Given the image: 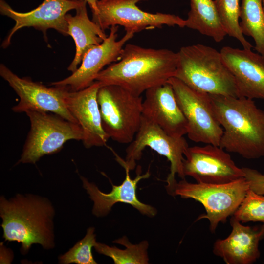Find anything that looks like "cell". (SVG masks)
Instances as JSON below:
<instances>
[{
	"label": "cell",
	"instance_id": "1",
	"mask_svg": "<svg viewBox=\"0 0 264 264\" xmlns=\"http://www.w3.org/2000/svg\"><path fill=\"white\" fill-rule=\"evenodd\" d=\"M177 63V52L128 44L124 46L119 60L101 71L95 81L101 86L118 85L141 96L148 89L164 84L174 77Z\"/></svg>",
	"mask_w": 264,
	"mask_h": 264
},
{
	"label": "cell",
	"instance_id": "2",
	"mask_svg": "<svg viewBox=\"0 0 264 264\" xmlns=\"http://www.w3.org/2000/svg\"><path fill=\"white\" fill-rule=\"evenodd\" d=\"M215 116L223 129L220 146L247 159L264 156V110L253 99L209 94Z\"/></svg>",
	"mask_w": 264,
	"mask_h": 264
},
{
	"label": "cell",
	"instance_id": "3",
	"mask_svg": "<svg viewBox=\"0 0 264 264\" xmlns=\"http://www.w3.org/2000/svg\"><path fill=\"white\" fill-rule=\"evenodd\" d=\"M54 208L50 201L41 196L18 194L7 199L0 198V216L5 241L21 243V252L26 254L32 244L44 249L54 246Z\"/></svg>",
	"mask_w": 264,
	"mask_h": 264
},
{
	"label": "cell",
	"instance_id": "4",
	"mask_svg": "<svg viewBox=\"0 0 264 264\" xmlns=\"http://www.w3.org/2000/svg\"><path fill=\"white\" fill-rule=\"evenodd\" d=\"M177 54L174 77L198 91L239 97L235 78L220 52L196 44L181 47Z\"/></svg>",
	"mask_w": 264,
	"mask_h": 264
},
{
	"label": "cell",
	"instance_id": "5",
	"mask_svg": "<svg viewBox=\"0 0 264 264\" xmlns=\"http://www.w3.org/2000/svg\"><path fill=\"white\" fill-rule=\"evenodd\" d=\"M103 128L109 138L130 144L140 127L143 111L141 96L115 85H103L97 93Z\"/></svg>",
	"mask_w": 264,
	"mask_h": 264
},
{
	"label": "cell",
	"instance_id": "6",
	"mask_svg": "<svg viewBox=\"0 0 264 264\" xmlns=\"http://www.w3.org/2000/svg\"><path fill=\"white\" fill-rule=\"evenodd\" d=\"M249 189L245 177L220 184L193 183L183 179L176 182L170 195L201 203L206 214L200 215L197 220L207 219L210 230L214 233L219 223H225L233 215Z\"/></svg>",
	"mask_w": 264,
	"mask_h": 264
},
{
	"label": "cell",
	"instance_id": "7",
	"mask_svg": "<svg viewBox=\"0 0 264 264\" xmlns=\"http://www.w3.org/2000/svg\"><path fill=\"white\" fill-rule=\"evenodd\" d=\"M147 147L166 157L170 162V172L166 186L170 195L177 182L176 175L182 179H185L183 161L184 154L189 147L188 143L184 136L176 137L168 134L156 123L142 114L140 127L134 139L126 149L125 160L112 152L117 161L131 170L134 169L136 161L141 158L142 152Z\"/></svg>",
	"mask_w": 264,
	"mask_h": 264
},
{
	"label": "cell",
	"instance_id": "8",
	"mask_svg": "<svg viewBox=\"0 0 264 264\" xmlns=\"http://www.w3.org/2000/svg\"><path fill=\"white\" fill-rule=\"evenodd\" d=\"M25 113L30 130L18 164H35L44 155L60 151L67 141L83 139V130L77 123L51 112L29 110Z\"/></svg>",
	"mask_w": 264,
	"mask_h": 264
},
{
	"label": "cell",
	"instance_id": "9",
	"mask_svg": "<svg viewBox=\"0 0 264 264\" xmlns=\"http://www.w3.org/2000/svg\"><path fill=\"white\" fill-rule=\"evenodd\" d=\"M168 82L186 119L188 138L195 142L220 146L223 130L214 113L209 94L195 90L174 77Z\"/></svg>",
	"mask_w": 264,
	"mask_h": 264
},
{
	"label": "cell",
	"instance_id": "10",
	"mask_svg": "<svg viewBox=\"0 0 264 264\" xmlns=\"http://www.w3.org/2000/svg\"><path fill=\"white\" fill-rule=\"evenodd\" d=\"M145 0H100L98 11L92 13V21L105 31L112 26L124 27L126 32L133 34L145 29L162 28L163 25L184 27L186 20L178 16L143 11L137 6Z\"/></svg>",
	"mask_w": 264,
	"mask_h": 264
},
{
	"label": "cell",
	"instance_id": "11",
	"mask_svg": "<svg viewBox=\"0 0 264 264\" xmlns=\"http://www.w3.org/2000/svg\"><path fill=\"white\" fill-rule=\"evenodd\" d=\"M183 170L196 182L220 184L244 177L227 151L219 146L206 144L188 147L184 154Z\"/></svg>",
	"mask_w": 264,
	"mask_h": 264
},
{
	"label": "cell",
	"instance_id": "12",
	"mask_svg": "<svg viewBox=\"0 0 264 264\" xmlns=\"http://www.w3.org/2000/svg\"><path fill=\"white\" fill-rule=\"evenodd\" d=\"M0 75L20 98L19 103L12 109L14 112L37 110L51 112L78 124L65 105L63 87L48 88L29 78H21L2 64L0 65Z\"/></svg>",
	"mask_w": 264,
	"mask_h": 264
},
{
	"label": "cell",
	"instance_id": "13",
	"mask_svg": "<svg viewBox=\"0 0 264 264\" xmlns=\"http://www.w3.org/2000/svg\"><path fill=\"white\" fill-rule=\"evenodd\" d=\"M85 1L84 0H44L36 8L23 13L14 10L5 1L0 0V14L15 21V25L2 42L1 46L7 48L15 33L25 27H33L42 31L45 38L46 31L51 28L63 35H68L65 15L68 11L76 10Z\"/></svg>",
	"mask_w": 264,
	"mask_h": 264
},
{
	"label": "cell",
	"instance_id": "14",
	"mask_svg": "<svg viewBox=\"0 0 264 264\" xmlns=\"http://www.w3.org/2000/svg\"><path fill=\"white\" fill-rule=\"evenodd\" d=\"M118 26L110 27V32L107 38L99 45L89 50L84 56L81 65L69 76L54 82L51 86L65 87L70 91H79L90 86L104 67L119 60L126 43L134 34L126 32L117 40Z\"/></svg>",
	"mask_w": 264,
	"mask_h": 264
},
{
	"label": "cell",
	"instance_id": "15",
	"mask_svg": "<svg viewBox=\"0 0 264 264\" xmlns=\"http://www.w3.org/2000/svg\"><path fill=\"white\" fill-rule=\"evenodd\" d=\"M101 86L98 81H95L89 87L79 91H70L62 87L64 103L83 130L82 142L87 148L105 146L109 139L102 127L97 101Z\"/></svg>",
	"mask_w": 264,
	"mask_h": 264
},
{
	"label": "cell",
	"instance_id": "16",
	"mask_svg": "<svg viewBox=\"0 0 264 264\" xmlns=\"http://www.w3.org/2000/svg\"><path fill=\"white\" fill-rule=\"evenodd\" d=\"M220 52L235 78L239 97L264 99V57L251 49L230 46Z\"/></svg>",
	"mask_w": 264,
	"mask_h": 264
},
{
	"label": "cell",
	"instance_id": "17",
	"mask_svg": "<svg viewBox=\"0 0 264 264\" xmlns=\"http://www.w3.org/2000/svg\"><path fill=\"white\" fill-rule=\"evenodd\" d=\"M232 231L228 237L217 239L213 252L227 264H251L260 257V242L264 238V225H243L231 217Z\"/></svg>",
	"mask_w": 264,
	"mask_h": 264
},
{
	"label": "cell",
	"instance_id": "18",
	"mask_svg": "<svg viewBox=\"0 0 264 264\" xmlns=\"http://www.w3.org/2000/svg\"><path fill=\"white\" fill-rule=\"evenodd\" d=\"M142 106V114L156 123L168 134L176 137L187 134L186 119L169 83L146 90Z\"/></svg>",
	"mask_w": 264,
	"mask_h": 264
},
{
	"label": "cell",
	"instance_id": "19",
	"mask_svg": "<svg viewBox=\"0 0 264 264\" xmlns=\"http://www.w3.org/2000/svg\"><path fill=\"white\" fill-rule=\"evenodd\" d=\"M126 172V177L122 184L112 186V191L109 193L101 192L93 183L89 182L86 178L81 176L84 188L87 190L91 200L94 202L93 214L97 217L107 215L112 206L117 203L129 204L137 209L142 214L150 217L156 214V209L153 207L141 202L137 198L136 188L138 182L142 179L148 178L150 174L149 170L141 175V168L138 167L137 176L132 179L130 177L129 169L122 166Z\"/></svg>",
	"mask_w": 264,
	"mask_h": 264
},
{
	"label": "cell",
	"instance_id": "20",
	"mask_svg": "<svg viewBox=\"0 0 264 264\" xmlns=\"http://www.w3.org/2000/svg\"><path fill=\"white\" fill-rule=\"evenodd\" d=\"M85 1L76 9L74 16L66 14L68 35L73 39L76 46L75 54L67 69L74 72L81 63L87 52L92 47L101 44L108 37L99 25L89 18Z\"/></svg>",
	"mask_w": 264,
	"mask_h": 264
},
{
	"label": "cell",
	"instance_id": "21",
	"mask_svg": "<svg viewBox=\"0 0 264 264\" xmlns=\"http://www.w3.org/2000/svg\"><path fill=\"white\" fill-rule=\"evenodd\" d=\"M185 20V27L211 37L216 42L222 41L227 35L212 0H190V10Z\"/></svg>",
	"mask_w": 264,
	"mask_h": 264
},
{
	"label": "cell",
	"instance_id": "22",
	"mask_svg": "<svg viewBox=\"0 0 264 264\" xmlns=\"http://www.w3.org/2000/svg\"><path fill=\"white\" fill-rule=\"evenodd\" d=\"M240 18L242 32L253 39L255 50L264 57V12L262 0H242Z\"/></svg>",
	"mask_w": 264,
	"mask_h": 264
},
{
	"label": "cell",
	"instance_id": "23",
	"mask_svg": "<svg viewBox=\"0 0 264 264\" xmlns=\"http://www.w3.org/2000/svg\"><path fill=\"white\" fill-rule=\"evenodd\" d=\"M113 242L124 245L126 248L122 250L99 242H96L94 247L99 253L111 258L116 264L148 263V243L147 241H143L138 244H132L124 236Z\"/></svg>",
	"mask_w": 264,
	"mask_h": 264
},
{
	"label": "cell",
	"instance_id": "24",
	"mask_svg": "<svg viewBox=\"0 0 264 264\" xmlns=\"http://www.w3.org/2000/svg\"><path fill=\"white\" fill-rule=\"evenodd\" d=\"M240 0H215L214 2L227 35L238 40L243 48L251 49L253 46L244 38L240 26Z\"/></svg>",
	"mask_w": 264,
	"mask_h": 264
},
{
	"label": "cell",
	"instance_id": "25",
	"mask_svg": "<svg viewBox=\"0 0 264 264\" xmlns=\"http://www.w3.org/2000/svg\"><path fill=\"white\" fill-rule=\"evenodd\" d=\"M231 217L242 224L253 221L261 222L264 225V195L249 189Z\"/></svg>",
	"mask_w": 264,
	"mask_h": 264
},
{
	"label": "cell",
	"instance_id": "26",
	"mask_svg": "<svg viewBox=\"0 0 264 264\" xmlns=\"http://www.w3.org/2000/svg\"><path fill=\"white\" fill-rule=\"evenodd\" d=\"M94 228L89 227L85 237L77 242L68 251L59 257L61 264H96L92 253V248L97 242Z\"/></svg>",
	"mask_w": 264,
	"mask_h": 264
},
{
	"label": "cell",
	"instance_id": "27",
	"mask_svg": "<svg viewBox=\"0 0 264 264\" xmlns=\"http://www.w3.org/2000/svg\"><path fill=\"white\" fill-rule=\"evenodd\" d=\"M242 169L249 189L258 194L264 195V175L251 168L242 167Z\"/></svg>",
	"mask_w": 264,
	"mask_h": 264
},
{
	"label": "cell",
	"instance_id": "28",
	"mask_svg": "<svg viewBox=\"0 0 264 264\" xmlns=\"http://www.w3.org/2000/svg\"><path fill=\"white\" fill-rule=\"evenodd\" d=\"M88 3L91 8L92 13H97L98 11L97 3L98 0H84Z\"/></svg>",
	"mask_w": 264,
	"mask_h": 264
},
{
	"label": "cell",
	"instance_id": "29",
	"mask_svg": "<svg viewBox=\"0 0 264 264\" xmlns=\"http://www.w3.org/2000/svg\"><path fill=\"white\" fill-rule=\"evenodd\" d=\"M262 6H263V9L264 12V0H262Z\"/></svg>",
	"mask_w": 264,
	"mask_h": 264
}]
</instances>
